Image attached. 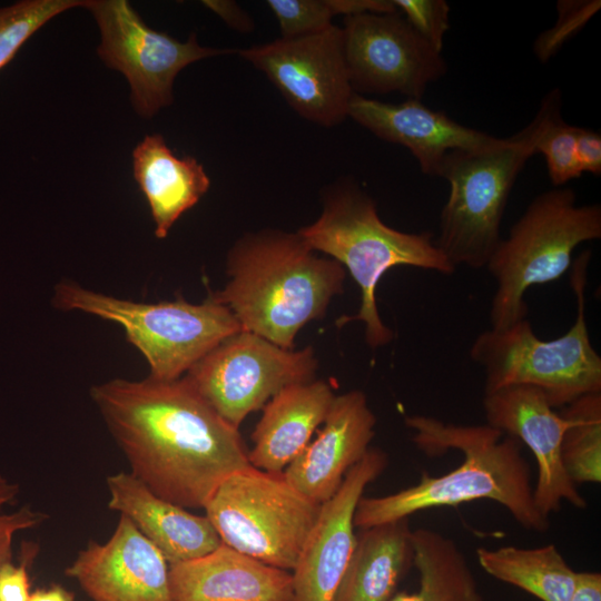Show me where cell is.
<instances>
[{"mask_svg":"<svg viewBox=\"0 0 601 601\" xmlns=\"http://www.w3.org/2000/svg\"><path fill=\"white\" fill-rule=\"evenodd\" d=\"M321 505L296 490L283 472L248 465L227 476L204 510L221 543L292 571Z\"/></svg>","mask_w":601,"mask_h":601,"instance_id":"obj_9","label":"cell"},{"mask_svg":"<svg viewBox=\"0 0 601 601\" xmlns=\"http://www.w3.org/2000/svg\"><path fill=\"white\" fill-rule=\"evenodd\" d=\"M132 168L158 238H165L177 219L195 206L210 186L203 165L194 157L175 155L159 134L145 136L136 146Z\"/></svg>","mask_w":601,"mask_h":601,"instance_id":"obj_22","label":"cell"},{"mask_svg":"<svg viewBox=\"0 0 601 601\" xmlns=\"http://www.w3.org/2000/svg\"><path fill=\"white\" fill-rule=\"evenodd\" d=\"M569 424L562 460L573 483L601 482V393L587 394L562 407Z\"/></svg>","mask_w":601,"mask_h":601,"instance_id":"obj_26","label":"cell"},{"mask_svg":"<svg viewBox=\"0 0 601 601\" xmlns=\"http://www.w3.org/2000/svg\"><path fill=\"white\" fill-rule=\"evenodd\" d=\"M405 425L424 454L436 456L457 450L463 454L462 463L440 476L424 472L417 484L395 493L362 496L354 514L355 528L395 522L427 509L491 500L505 508L522 528L536 532L549 529V518L534 504L531 467L515 437L489 424H454L427 415L406 416Z\"/></svg>","mask_w":601,"mask_h":601,"instance_id":"obj_2","label":"cell"},{"mask_svg":"<svg viewBox=\"0 0 601 601\" xmlns=\"http://www.w3.org/2000/svg\"><path fill=\"white\" fill-rule=\"evenodd\" d=\"M282 38L317 33L332 24L335 14L332 0H268Z\"/></svg>","mask_w":601,"mask_h":601,"instance_id":"obj_29","label":"cell"},{"mask_svg":"<svg viewBox=\"0 0 601 601\" xmlns=\"http://www.w3.org/2000/svg\"><path fill=\"white\" fill-rule=\"evenodd\" d=\"M52 302L63 311H81L118 323L140 351L150 377L173 381L227 337L242 331L233 313L209 296L203 304L183 298L140 303L60 282Z\"/></svg>","mask_w":601,"mask_h":601,"instance_id":"obj_8","label":"cell"},{"mask_svg":"<svg viewBox=\"0 0 601 601\" xmlns=\"http://www.w3.org/2000/svg\"><path fill=\"white\" fill-rule=\"evenodd\" d=\"M228 274L230 282L210 296L233 313L242 331L287 349L306 323L325 314L345 278L338 262L316 256L297 233L279 230L238 240Z\"/></svg>","mask_w":601,"mask_h":601,"instance_id":"obj_3","label":"cell"},{"mask_svg":"<svg viewBox=\"0 0 601 601\" xmlns=\"http://www.w3.org/2000/svg\"><path fill=\"white\" fill-rule=\"evenodd\" d=\"M79 0H21L0 7V69L43 24L68 9L83 6Z\"/></svg>","mask_w":601,"mask_h":601,"instance_id":"obj_27","label":"cell"},{"mask_svg":"<svg viewBox=\"0 0 601 601\" xmlns=\"http://www.w3.org/2000/svg\"><path fill=\"white\" fill-rule=\"evenodd\" d=\"M65 574L91 601H173L168 562L125 515L105 543L79 551Z\"/></svg>","mask_w":601,"mask_h":601,"instance_id":"obj_16","label":"cell"},{"mask_svg":"<svg viewBox=\"0 0 601 601\" xmlns=\"http://www.w3.org/2000/svg\"><path fill=\"white\" fill-rule=\"evenodd\" d=\"M387 463L382 450L370 447L347 472L337 492L321 505L292 570L293 601L336 600L356 543V506L365 487L383 473Z\"/></svg>","mask_w":601,"mask_h":601,"instance_id":"obj_15","label":"cell"},{"mask_svg":"<svg viewBox=\"0 0 601 601\" xmlns=\"http://www.w3.org/2000/svg\"><path fill=\"white\" fill-rule=\"evenodd\" d=\"M570 188L540 194L499 243L485 266L495 280L491 328L526 318V290L559 279L571 268L577 246L601 238L600 205L579 206Z\"/></svg>","mask_w":601,"mask_h":601,"instance_id":"obj_7","label":"cell"},{"mask_svg":"<svg viewBox=\"0 0 601 601\" xmlns=\"http://www.w3.org/2000/svg\"><path fill=\"white\" fill-rule=\"evenodd\" d=\"M397 11L435 50L442 51L450 28V6L444 0H393Z\"/></svg>","mask_w":601,"mask_h":601,"instance_id":"obj_31","label":"cell"},{"mask_svg":"<svg viewBox=\"0 0 601 601\" xmlns=\"http://www.w3.org/2000/svg\"><path fill=\"white\" fill-rule=\"evenodd\" d=\"M297 234L314 252L334 257L345 266L361 289V306L354 316L337 324H365V339L372 348L388 344L393 332L382 322L376 287L383 275L396 266H412L452 275V265L430 233L396 230L380 218L375 201L355 181L337 184L324 203L322 215Z\"/></svg>","mask_w":601,"mask_h":601,"instance_id":"obj_4","label":"cell"},{"mask_svg":"<svg viewBox=\"0 0 601 601\" xmlns=\"http://www.w3.org/2000/svg\"><path fill=\"white\" fill-rule=\"evenodd\" d=\"M237 55L264 72L304 119L334 127L348 117L355 92L341 27L332 23L314 35L280 37L264 45L237 49Z\"/></svg>","mask_w":601,"mask_h":601,"instance_id":"obj_12","label":"cell"},{"mask_svg":"<svg viewBox=\"0 0 601 601\" xmlns=\"http://www.w3.org/2000/svg\"><path fill=\"white\" fill-rule=\"evenodd\" d=\"M325 381L289 385L263 407L252 433L249 464L267 472H284L311 442L334 401Z\"/></svg>","mask_w":601,"mask_h":601,"instance_id":"obj_21","label":"cell"},{"mask_svg":"<svg viewBox=\"0 0 601 601\" xmlns=\"http://www.w3.org/2000/svg\"><path fill=\"white\" fill-rule=\"evenodd\" d=\"M415 592H396L391 601H485L464 553L450 538L431 529L412 531Z\"/></svg>","mask_w":601,"mask_h":601,"instance_id":"obj_25","label":"cell"},{"mask_svg":"<svg viewBox=\"0 0 601 601\" xmlns=\"http://www.w3.org/2000/svg\"><path fill=\"white\" fill-rule=\"evenodd\" d=\"M553 92L542 100L531 122L494 146L449 152L437 177L450 184L440 216L435 245L457 267L486 266L501 242V223L513 185L525 162L536 154Z\"/></svg>","mask_w":601,"mask_h":601,"instance_id":"obj_5","label":"cell"},{"mask_svg":"<svg viewBox=\"0 0 601 601\" xmlns=\"http://www.w3.org/2000/svg\"><path fill=\"white\" fill-rule=\"evenodd\" d=\"M90 394L130 473L166 501L204 509L227 476L250 465L238 428L185 377L116 378Z\"/></svg>","mask_w":601,"mask_h":601,"instance_id":"obj_1","label":"cell"},{"mask_svg":"<svg viewBox=\"0 0 601 601\" xmlns=\"http://www.w3.org/2000/svg\"><path fill=\"white\" fill-rule=\"evenodd\" d=\"M577 156L582 173L601 174V136L599 132L575 127Z\"/></svg>","mask_w":601,"mask_h":601,"instance_id":"obj_34","label":"cell"},{"mask_svg":"<svg viewBox=\"0 0 601 601\" xmlns=\"http://www.w3.org/2000/svg\"><path fill=\"white\" fill-rule=\"evenodd\" d=\"M30 579L27 564L11 561L0 568V601H29Z\"/></svg>","mask_w":601,"mask_h":601,"instance_id":"obj_33","label":"cell"},{"mask_svg":"<svg viewBox=\"0 0 601 601\" xmlns=\"http://www.w3.org/2000/svg\"><path fill=\"white\" fill-rule=\"evenodd\" d=\"M203 3L238 32H252L255 28L250 16L235 1L209 0L203 1Z\"/></svg>","mask_w":601,"mask_h":601,"instance_id":"obj_35","label":"cell"},{"mask_svg":"<svg viewBox=\"0 0 601 601\" xmlns=\"http://www.w3.org/2000/svg\"><path fill=\"white\" fill-rule=\"evenodd\" d=\"M29 601H75V594L60 584H53L32 591Z\"/></svg>","mask_w":601,"mask_h":601,"instance_id":"obj_37","label":"cell"},{"mask_svg":"<svg viewBox=\"0 0 601 601\" xmlns=\"http://www.w3.org/2000/svg\"><path fill=\"white\" fill-rule=\"evenodd\" d=\"M344 55L355 93L398 92L421 99L446 63L397 11L344 17Z\"/></svg>","mask_w":601,"mask_h":601,"instance_id":"obj_13","label":"cell"},{"mask_svg":"<svg viewBox=\"0 0 601 601\" xmlns=\"http://www.w3.org/2000/svg\"><path fill=\"white\" fill-rule=\"evenodd\" d=\"M359 530L335 601H391L413 565L408 518Z\"/></svg>","mask_w":601,"mask_h":601,"instance_id":"obj_23","label":"cell"},{"mask_svg":"<svg viewBox=\"0 0 601 601\" xmlns=\"http://www.w3.org/2000/svg\"><path fill=\"white\" fill-rule=\"evenodd\" d=\"M483 408L486 424L515 437L534 455L538 476L533 500L542 515L549 518L558 512L562 502L587 508L562 460V439L569 422L541 391L531 386L503 387L485 393Z\"/></svg>","mask_w":601,"mask_h":601,"instance_id":"obj_14","label":"cell"},{"mask_svg":"<svg viewBox=\"0 0 601 601\" xmlns=\"http://www.w3.org/2000/svg\"><path fill=\"white\" fill-rule=\"evenodd\" d=\"M556 7L559 18L555 26L542 32L534 43V51L542 62L548 61L566 39L575 35L597 13L601 2L559 1Z\"/></svg>","mask_w":601,"mask_h":601,"instance_id":"obj_30","label":"cell"},{"mask_svg":"<svg viewBox=\"0 0 601 601\" xmlns=\"http://www.w3.org/2000/svg\"><path fill=\"white\" fill-rule=\"evenodd\" d=\"M590 258L591 250H584L571 265L577 315L565 334L542 341L523 318L508 328H490L476 336L470 356L484 371L485 393L531 386L541 391L553 408L601 393V357L592 346L585 318Z\"/></svg>","mask_w":601,"mask_h":601,"instance_id":"obj_6","label":"cell"},{"mask_svg":"<svg viewBox=\"0 0 601 601\" xmlns=\"http://www.w3.org/2000/svg\"><path fill=\"white\" fill-rule=\"evenodd\" d=\"M316 439L283 472L312 501L323 504L363 459L375 435L376 417L362 391L337 395Z\"/></svg>","mask_w":601,"mask_h":601,"instance_id":"obj_18","label":"cell"},{"mask_svg":"<svg viewBox=\"0 0 601 601\" xmlns=\"http://www.w3.org/2000/svg\"><path fill=\"white\" fill-rule=\"evenodd\" d=\"M348 117L380 139L407 148L424 175L437 176L445 156L454 150H475L500 142L501 138L463 126L445 112L407 98L398 104L354 93Z\"/></svg>","mask_w":601,"mask_h":601,"instance_id":"obj_17","label":"cell"},{"mask_svg":"<svg viewBox=\"0 0 601 601\" xmlns=\"http://www.w3.org/2000/svg\"><path fill=\"white\" fill-rule=\"evenodd\" d=\"M82 7L100 29V59L127 78L130 101L144 118L173 102L174 81L185 67L208 57L237 53V49L201 47L196 33L183 42L154 30L126 0H86Z\"/></svg>","mask_w":601,"mask_h":601,"instance_id":"obj_11","label":"cell"},{"mask_svg":"<svg viewBox=\"0 0 601 601\" xmlns=\"http://www.w3.org/2000/svg\"><path fill=\"white\" fill-rule=\"evenodd\" d=\"M312 347L292 351L240 331L219 343L185 378L231 426L238 428L283 388L313 381Z\"/></svg>","mask_w":601,"mask_h":601,"instance_id":"obj_10","label":"cell"},{"mask_svg":"<svg viewBox=\"0 0 601 601\" xmlns=\"http://www.w3.org/2000/svg\"><path fill=\"white\" fill-rule=\"evenodd\" d=\"M552 91L551 108L536 146V154H543L550 180L556 188L580 178L582 170L577 156L575 127L562 119L560 90Z\"/></svg>","mask_w":601,"mask_h":601,"instance_id":"obj_28","label":"cell"},{"mask_svg":"<svg viewBox=\"0 0 601 601\" xmlns=\"http://www.w3.org/2000/svg\"><path fill=\"white\" fill-rule=\"evenodd\" d=\"M173 601H293L292 572L221 543L214 551L169 564Z\"/></svg>","mask_w":601,"mask_h":601,"instance_id":"obj_19","label":"cell"},{"mask_svg":"<svg viewBox=\"0 0 601 601\" xmlns=\"http://www.w3.org/2000/svg\"><path fill=\"white\" fill-rule=\"evenodd\" d=\"M480 566L491 577L514 585L541 601H570L577 572L558 548L500 546L476 549Z\"/></svg>","mask_w":601,"mask_h":601,"instance_id":"obj_24","label":"cell"},{"mask_svg":"<svg viewBox=\"0 0 601 601\" xmlns=\"http://www.w3.org/2000/svg\"><path fill=\"white\" fill-rule=\"evenodd\" d=\"M570 601H601L600 572H577V580Z\"/></svg>","mask_w":601,"mask_h":601,"instance_id":"obj_36","label":"cell"},{"mask_svg":"<svg viewBox=\"0 0 601 601\" xmlns=\"http://www.w3.org/2000/svg\"><path fill=\"white\" fill-rule=\"evenodd\" d=\"M106 482L108 508L128 518L168 564L200 558L221 544L206 515L157 496L130 472L109 475Z\"/></svg>","mask_w":601,"mask_h":601,"instance_id":"obj_20","label":"cell"},{"mask_svg":"<svg viewBox=\"0 0 601 601\" xmlns=\"http://www.w3.org/2000/svg\"><path fill=\"white\" fill-rule=\"evenodd\" d=\"M19 493V485L0 473V568L11 561L14 535L40 525L48 515L30 506L4 513L2 508L11 503Z\"/></svg>","mask_w":601,"mask_h":601,"instance_id":"obj_32","label":"cell"}]
</instances>
